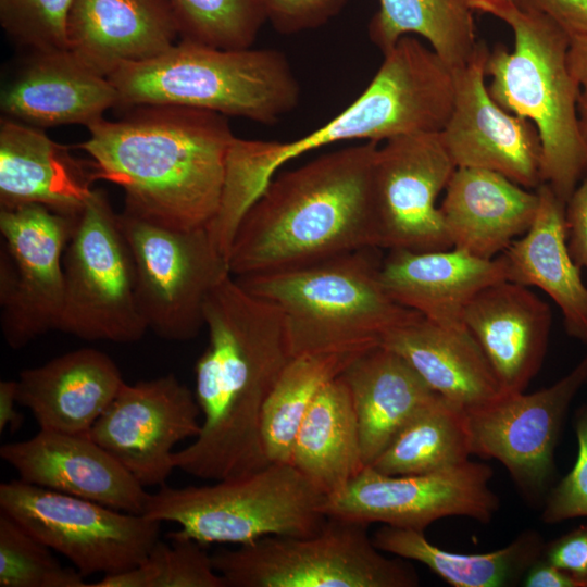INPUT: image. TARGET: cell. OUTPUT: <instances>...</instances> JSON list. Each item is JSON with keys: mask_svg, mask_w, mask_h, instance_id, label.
I'll list each match as a JSON object with an SVG mask.
<instances>
[{"mask_svg": "<svg viewBox=\"0 0 587 587\" xmlns=\"http://www.w3.org/2000/svg\"><path fill=\"white\" fill-rule=\"evenodd\" d=\"M473 11L469 0H378L369 37L384 54L403 36L416 34L457 70L474 58L480 42Z\"/></svg>", "mask_w": 587, "mask_h": 587, "instance_id": "cell-32", "label": "cell"}, {"mask_svg": "<svg viewBox=\"0 0 587 587\" xmlns=\"http://www.w3.org/2000/svg\"><path fill=\"white\" fill-rule=\"evenodd\" d=\"M0 457L27 484L128 513L143 512L149 492L88 435L39 428L28 439L2 445Z\"/></svg>", "mask_w": 587, "mask_h": 587, "instance_id": "cell-19", "label": "cell"}, {"mask_svg": "<svg viewBox=\"0 0 587 587\" xmlns=\"http://www.w3.org/2000/svg\"><path fill=\"white\" fill-rule=\"evenodd\" d=\"M380 345L401 355L435 392L466 412L504 394L466 327L447 328L421 316L388 333Z\"/></svg>", "mask_w": 587, "mask_h": 587, "instance_id": "cell-27", "label": "cell"}, {"mask_svg": "<svg viewBox=\"0 0 587 587\" xmlns=\"http://www.w3.org/2000/svg\"><path fill=\"white\" fill-rule=\"evenodd\" d=\"M366 350L304 353L290 359L262 410L260 433L268 462L290 463L298 429L317 395Z\"/></svg>", "mask_w": 587, "mask_h": 587, "instance_id": "cell-33", "label": "cell"}, {"mask_svg": "<svg viewBox=\"0 0 587 587\" xmlns=\"http://www.w3.org/2000/svg\"><path fill=\"white\" fill-rule=\"evenodd\" d=\"M341 376L351 392L366 466L439 396L401 355L382 345L359 355Z\"/></svg>", "mask_w": 587, "mask_h": 587, "instance_id": "cell-29", "label": "cell"}, {"mask_svg": "<svg viewBox=\"0 0 587 587\" xmlns=\"http://www.w3.org/2000/svg\"><path fill=\"white\" fill-rule=\"evenodd\" d=\"M378 142L324 153L274 176L242 216L227 258L234 277L301 267L377 247Z\"/></svg>", "mask_w": 587, "mask_h": 587, "instance_id": "cell-3", "label": "cell"}, {"mask_svg": "<svg viewBox=\"0 0 587 587\" xmlns=\"http://www.w3.org/2000/svg\"><path fill=\"white\" fill-rule=\"evenodd\" d=\"M203 321L209 344L195 364L201 432L174 452L173 462L216 482L270 463L261 440L262 410L292 355L279 308L247 291L232 274L209 292Z\"/></svg>", "mask_w": 587, "mask_h": 587, "instance_id": "cell-1", "label": "cell"}, {"mask_svg": "<svg viewBox=\"0 0 587 587\" xmlns=\"http://www.w3.org/2000/svg\"><path fill=\"white\" fill-rule=\"evenodd\" d=\"M0 509L84 576L141 563L161 523L95 501L13 479L0 485Z\"/></svg>", "mask_w": 587, "mask_h": 587, "instance_id": "cell-12", "label": "cell"}, {"mask_svg": "<svg viewBox=\"0 0 587 587\" xmlns=\"http://www.w3.org/2000/svg\"><path fill=\"white\" fill-rule=\"evenodd\" d=\"M577 457L572 470L548 491L541 512L546 524L587 517V404L574 415Z\"/></svg>", "mask_w": 587, "mask_h": 587, "instance_id": "cell-39", "label": "cell"}, {"mask_svg": "<svg viewBox=\"0 0 587 587\" xmlns=\"http://www.w3.org/2000/svg\"><path fill=\"white\" fill-rule=\"evenodd\" d=\"M439 205L452 248L495 259L530 227L535 191L494 171L457 167Z\"/></svg>", "mask_w": 587, "mask_h": 587, "instance_id": "cell-26", "label": "cell"}, {"mask_svg": "<svg viewBox=\"0 0 587 587\" xmlns=\"http://www.w3.org/2000/svg\"><path fill=\"white\" fill-rule=\"evenodd\" d=\"M64 301L58 330L87 341L132 344L148 326L136 295L133 255L104 192L95 189L63 254Z\"/></svg>", "mask_w": 587, "mask_h": 587, "instance_id": "cell-10", "label": "cell"}, {"mask_svg": "<svg viewBox=\"0 0 587 587\" xmlns=\"http://www.w3.org/2000/svg\"><path fill=\"white\" fill-rule=\"evenodd\" d=\"M349 0H259L265 20L282 34H296L323 26Z\"/></svg>", "mask_w": 587, "mask_h": 587, "instance_id": "cell-40", "label": "cell"}, {"mask_svg": "<svg viewBox=\"0 0 587 587\" xmlns=\"http://www.w3.org/2000/svg\"><path fill=\"white\" fill-rule=\"evenodd\" d=\"M488 48L479 42L474 58L453 70V110L440 137L457 167L497 172L527 189L544 183L542 148L535 125L502 109L485 83Z\"/></svg>", "mask_w": 587, "mask_h": 587, "instance_id": "cell-18", "label": "cell"}, {"mask_svg": "<svg viewBox=\"0 0 587 587\" xmlns=\"http://www.w3.org/2000/svg\"><path fill=\"white\" fill-rule=\"evenodd\" d=\"M514 3L551 18L570 40L587 37V0H514Z\"/></svg>", "mask_w": 587, "mask_h": 587, "instance_id": "cell-42", "label": "cell"}, {"mask_svg": "<svg viewBox=\"0 0 587 587\" xmlns=\"http://www.w3.org/2000/svg\"><path fill=\"white\" fill-rule=\"evenodd\" d=\"M76 570L63 567L51 549L7 513H0V587H88Z\"/></svg>", "mask_w": 587, "mask_h": 587, "instance_id": "cell-36", "label": "cell"}, {"mask_svg": "<svg viewBox=\"0 0 587 587\" xmlns=\"http://www.w3.org/2000/svg\"><path fill=\"white\" fill-rule=\"evenodd\" d=\"M522 586L525 587H577L576 582L563 570L538 559L524 574Z\"/></svg>", "mask_w": 587, "mask_h": 587, "instance_id": "cell-45", "label": "cell"}, {"mask_svg": "<svg viewBox=\"0 0 587 587\" xmlns=\"http://www.w3.org/2000/svg\"><path fill=\"white\" fill-rule=\"evenodd\" d=\"M455 168L440 133L402 135L378 146L373 168L378 249L452 248L436 200Z\"/></svg>", "mask_w": 587, "mask_h": 587, "instance_id": "cell-16", "label": "cell"}, {"mask_svg": "<svg viewBox=\"0 0 587 587\" xmlns=\"http://www.w3.org/2000/svg\"><path fill=\"white\" fill-rule=\"evenodd\" d=\"M375 546L394 557L413 560L454 587H508L522 582L542 555L545 541L534 529L522 532L505 547L485 553H457L433 545L409 528L383 525L373 535Z\"/></svg>", "mask_w": 587, "mask_h": 587, "instance_id": "cell-31", "label": "cell"}, {"mask_svg": "<svg viewBox=\"0 0 587 587\" xmlns=\"http://www.w3.org/2000/svg\"><path fill=\"white\" fill-rule=\"evenodd\" d=\"M74 0H0V24L32 53L67 50V20Z\"/></svg>", "mask_w": 587, "mask_h": 587, "instance_id": "cell-38", "label": "cell"}, {"mask_svg": "<svg viewBox=\"0 0 587 587\" xmlns=\"http://www.w3.org/2000/svg\"><path fill=\"white\" fill-rule=\"evenodd\" d=\"M473 1H476V0H469L470 3L473 2ZM510 1H513V2H514V0H510Z\"/></svg>", "mask_w": 587, "mask_h": 587, "instance_id": "cell-47", "label": "cell"}, {"mask_svg": "<svg viewBox=\"0 0 587 587\" xmlns=\"http://www.w3.org/2000/svg\"><path fill=\"white\" fill-rule=\"evenodd\" d=\"M541 558L566 572L577 587H587V523L545 542Z\"/></svg>", "mask_w": 587, "mask_h": 587, "instance_id": "cell-41", "label": "cell"}, {"mask_svg": "<svg viewBox=\"0 0 587 587\" xmlns=\"http://www.w3.org/2000/svg\"><path fill=\"white\" fill-rule=\"evenodd\" d=\"M158 540L147 558L122 574L125 587H228L204 546L191 539Z\"/></svg>", "mask_w": 587, "mask_h": 587, "instance_id": "cell-37", "label": "cell"}, {"mask_svg": "<svg viewBox=\"0 0 587 587\" xmlns=\"http://www.w3.org/2000/svg\"><path fill=\"white\" fill-rule=\"evenodd\" d=\"M118 222L129 246L140 313L160 338L187 341L204 326L211 289L230 274L207 227L177 230L127 213Z\"/></svg>", "mask_w": 587, "mask_h": 587, "instance_id": "cell-11", "label": "cell"}, {"mask_svg": "<svg viewBox=\"0 0 587 587\" xmlns=\"http://www.w3.org/2000/svg\"><path fill=\"white\" fill-rule=\"evenodd\" d=\"M567 248L574 262L587 270V177L565 204Z\"/></svg>", "mask_w": 587, "mask_h": 587, "instance_id": "cell-43", "label": "cell"}, {"mask_svg": "<svg viewBox=\"0 0 587 587\" xmlns=\"http://www.w3.org/2000/svg\"><path fill=\"white\" fill-rule=\"evenodd\" d=\"M77 217L41 204L0 208V325L11 349L58 330L63 254Z\"/></svg>", "mask_w": 587, "mask_h": 587, "instance_id": "cell-13", "label": "cell"}, {"mask_svg": "<svg viewBox=\"0 0 587 587\" xmlns=\"http://www.w3.org/2000/svg\"><path fill=\"white\" fill-rule=\"evenodd\" d=\"M182 39L223 49L249 48L266 21L259 0H167Z\"/></svg>", "mask_w": 587, "mask_h": 587, "instance_id": "cell-35", "label": "cell"}, {"mask_svg": "<svg viewBox=\"0 0 587 587\" xmlns=\"http://www.w3.org/2000/svg\"><path fill=\"white\" fill-rule=\"evenodd\" d=\"M473 10L510 26L514 48L488 52L485 74L491 98L505 111L529 120L538 130L541 173L566 203L587 174V143L578 117L579 87L569 63V35L551 18L510 0H476Z\"/></svg>", "mask_w": 587, "mask_h": 587, "instance_id": "cell-5", "label": "cell"}, {"mask_svg": "<svg viewBox=\"0 0 587 587\" xmlns=\"http://www.w3.org/2000/svg\"><path fill=\"white\" fill-rule=\"evenodd\" d=\"M290 463L325 496L340 490L366 466L351 392L341 375L309 408Z\"/></svg>", "mask_w": 587, "mask_h": 587, "instance_id": "cell-30", "label": "cell"}, {"mask_svg": "<svg viewBox=\"0 0 587 587\" xmlns=\"http://www.w3.org/2000/svg\"><path fill=\"white\" fill-rule=\"evenodd\" d=\"M569 63L579 87L578 117L587 143V37L570 40Z\"/></svg>", "mask_w": 587, "mask_h": 587, "instance_id": "cell-44", "label": "cell"}, {"mask_svg": "<svg viewBox=\"0 0 587 587\" xmlns=\"http://www.w3.org/2000/svg\"><path fill=\"white\" fill-rule=\"evenodd\" d=\"M471 455L466 411L439 395L367 466L386 475L426 474L464 463Z\"/></svg>", "mask_w": 587, "mask_h": 587, "instance_id": "cell-34", "label": "cell"}, {"mask_svg": "<svg viewBox=\"0 0 587 587\" xmlns=\"http://www.w3.org/2000/svg\"><path fill=\"white\" fill-rule=\"evenodd\" d=\"M585 383L587 355L547 388L502 394L466 412L472 454L499 461L528 501H544L570 404Z\"/></svg>", "mask_w": 587, "mask_h": 587, "instance_id": "cell-15", "label": "cell"}, {"mask_svg": "<svg viewBox=\"0 0 587 587\" xmlns=\"http://www.w3.org/2000/svg\"><path fill=\"white\" fill-rule=\"evenodd\" d=\"M118 105H176L274 124L300 100L285 54L271 48L223 49L182 39L145 62L108 77Z\"/></svg>", "mask_w": 587, "mask_h": 587, "instance_id": "cell-7", "label": "cell"}, {"mask_svg": "<svg viewBox=\"0 0 587 587\" xmlns=\"http://www.w3.org/2000/svg\"><path fill=\"white\" fill-rule=\"evenodd\" d=\"M378 248H363L291 270L235 277L277 305L292 357L370 349L422 315L385 289Z\"/></svg>", "mask_w": 587, "mask_h": 587, "instance_id": "cell-6", "label": "cell"}, {"mask_svg": "<svg viewBox=\"0 0 587 587\" xmlns=\"http://www.w3.org/2000/svg\"><path fill=\"white\" fill-rule=\"evenodd\" d=\"M178 36L167 0H74L67 20L68 50L105 77L158 57Z\"/></svg>", "mask_w": 587, "mask_h": 587, "instance_id": "cell-22", "label": "cell"}, {"mask_svg": "<svg viewBox=\"0 0 587 587\" xmlns=\"http://www.w3.org/2000/svg\"><path fill=\"white\" fill-rule=\"evenodd\" d=\"M124 383L107 353L80 348L21 371L16 398L39 428L88 435Z\"/></svg>", "mask_w": 587, "mask_h": 587, "instance_id": "cell-24", "label": "cell"}, {"mask_svg": "<svg viewBox=\"0 0 587 587\" xmlns=\"http://www.w3.org/2000/svg\"><path fill=\"white\" fill-rule=\"evenodd\" d=\"M16 379L0 382V432L17 430L23 424V415L16 410Z\"/></svg>", "mask_w": 587, "mask_h": 587, "instance_id": "cell-46", "label": "cell"}, {"mask_svg": "<svg viewBox=\"0 0 587 587\" xmlns=\"http://www.w3.org/2000/svg\"><path fill=\"white\" fill-rule=\"evenodd\" d=\"M325 495L291 463L270 462L211 485L167 487L149 494L142 515L179 529L170 539L246 545L266 536H310L327 516Z\"/></svg>", "mask_w": 587, "mask_h": 587, "instance_id": "cell-8", "label": "cell"}, {"mask_svg": "<svg viewBox=\"0 0 587 587\" xmlns=\"http://www.w3.org/2000/svg\"><path fill=\"white\" fill-rule=\"evenodd\" d=\"M492 469L478 462L426 474L386 475L365 466L337 492L325 496L327 517L424 532L447 516L488 523L499 509Z\"/></svg>", "mask_w": 587, "mask_h": 587, "instance_id": "cell-14", "label": "cell"}, {"mask_svg": "<svg viewBox=\"0 0 587 587\" xmlns=\"http://www.w3.org/2000/svg\"><path fill=\"white\" fill-rule=\"evenodd\" d=\"M118 105L111 80L68 49L35 52L1 91L4 117L47 128L67 124L87 127Z\"/></svg>", "mask_w": 587, "mask_h": 587, "instance_id": "cell-23", "label": "cell"}, {"mask_svg": "<svg viewBox=\"0 0 587 587\" xmlns=\"http://www.w3.org/2000/svg\"><path fill=\"white\" fill-rule=\"evenodd\" d=\"M388 251L379 276L390 297L447 328H464L463 315L471 300L486 287L509 280L502 253L482 259L455 248Z\"/></svg>", "mask_w": 587, "mask_h": 587, "instance_id": "cell-20", "label": "cell"}, {"mask_svg": "<svg viewBox=\"0 0 587 587\" xmlns=\"http://www.w3.org/2000/svg\"><path fill=\"white\" fill-rule=\"evenodd\" d=\"M463 323L485 353L503 392L524 391L547 352L549 304L527 286L503 280L471 300Z\"/></svg>", "mask_w": 587, "mask_h": 587, "instance_id": "cell-21", "label": "cell"}, {"mask_svg": "<svg viewBox=\"0 0 587 587\" xmlns=\"http://www.w3.org/2000/svg\"><path fill=\"white\" fill-rule=\"evenodd\" d=\"M535 190L539 203L530 227L502 252L509 280L545 291L560 308L566 333L587 344V286L567 248L566 203L547 183Z\"/></svg>", "mask_w": 587, "mask_h": 587, "instance_id": "cell-28", "label": "cell"}, {"mask_svg": "<svg viewBox=\"0 0 587 587\" xmlns=\"http://www.w3.org/2000/svg\"><path fill=\"white\" fill-rule=\"evenodd\" d=\"M369 525L327 517L310 536H266L212 554L228 587H415L416 571L386 557Z\"/></svg>", "mask_w": 587, "mask_h": 587, "instance_id": "cell-9", "label": "cell"}, {"mask_svg": "<svg viewBox=\"0 0 587 587\" xmlns=\"http://www.w3.org/2000/svg\"><path fill=\"white\" fill-rule=\"evenodd\" d=\"M90 125L77 147L97 179L124 191L122 212L177 230L207 227L224 186L236 138L225 115L176 105H141Z\"/></svg>", "mask_w": 587, "mask_h": 587, "instance_id": "cell-2", "label": "cell"}, {"mask_svg": "<svg viewBox=\"0 0 587 587\" xmlns=\"http://www.w3.org/2000/svg\"><path fill=\"white\" fill-rule=\"evenodd\" d=\"M92 163L83 164L41 128L0 121V208L41 204L78 216L93 192Z\"/></svg>", "mask_w": 587, "mask_h": 587, "instance_id": "cell-25", "label": "cell"}, {"mask_svg": "<svg viewBox=\"0 0 587 587\" xmlns=\"http://www.w3.org/2000/svg\"><path fill=\"white\" fill-rule=\"evenodd\" d=\"M200 415L195 392L170 373L124 383L88 436L143 487L163 486L174 447L200 434Z\"/></svg>", "mask_w": 587, "mask_h": 587, "instance_id": "cell-17", "label": "cell"}, {"mask_svg": "<svg viewBox=\"0 0 587 587\" xmlns=\"http://www.w3.org/2000/svg\"><path fill=\"white\" fill-rule=\"evenodd\" d=\"M454 103V73L430 48L404 36L389 51L363 92L322 127L290 142L236 137L226 159L223 202L241 214L287 162L342 141H386L440 133Z\"/></svg>", "mask_w": 587, "mask_h": 587, "instance_id": "cell-4", "label": "cell"}]
</instances>
